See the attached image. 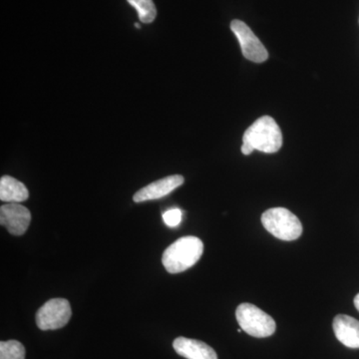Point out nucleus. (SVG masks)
Instances as JSON below:
<instances>
[{
  "mask_svg": "<svg viewBox=\"0 0 359 359\" xmlns=\"http://www.w3.org/2000/svg\"><path fill=\"white\" fill-rule=\"evenodd\" d=\"M283 146V134L278 123L269 117L259 118L245 132L243 136L242 153L250 155L255 150L273 154Z\"/></svg>",
  "mask_w": 359,
  "mask_h": 359,
  "instance_id": "obj_1",
  "label": "nucleus"
},
{
  "mask_svg": "<svg viewBox=\"0 0 359 359\" xmlns=\"http://www.w3.org/2000/svg\"><path fill=\"white\" fill-rule=\"evenodd\" d=\"M204 244L199 238H180L163 252L162 263L168 273H183L199 262Z\"/></svg>",
  "mask_w": 359,
  "mask_h": 359,
  "instance_id": "obj_2",
  "label": "nucleus"
},
{
  "mask_svg": "<svg viewBox=\"0 0 359 359\" xmlns=\"http://www.w3.org/2000/svg\"><path fill=\"white\" fill-rule=\"evenodd\" d=\"M262 223L269 233L282 241L297 240L302 233L301 221L285 208H271L264 212Z\"/></svg>",
  "mask_w": 359,
  "mask_h": 359,
  "instance_id": "obj_3",
  "label": "nucleus"
},
{
  "mask_svg": "<svg viewBox=\"0 0 359 359\" xmlns=\"http://www.w3.org/2000/svg\"><path fill=\"white\" fill-rule=\"evenodd\" d=\"M236 318L241 328L250 337L264 339L275 334V320L254 304H241L236 311Z\"/></svg>",
  "mask_w": 359,
  "mask_h": 359,
  "instance_id": "obj_4",
  "label": "nucleus"
},
{
  "mask_svg": "<svg viewBox=\"0 0 359 359\" xmlns=\"http://www.w3.org/2000/svg\"><path fill=\"white\" fill-rule=\"evenodd\" d=\"M72 309L65 299H52L45 302L36 313V325L41 330H55L69 323Z\"/></svg>",
  "mask_w": 359,
  "mask_h": 359,
  "instance_id": "obj_5",
  "label": "nucleus"
},
{
  "mask_svg": "<svg viewBox=\"0 0 359 359\" xmlns=\"http://www.w3.org/2000/svg\"><path fill=\"white\" fill-rule=\"evenodd\" d=\"M231 29L240 42L243 55L248 60L262 63L269 58L266 47L245 22L241 20H233L231 23Z\"/></svg>",
  "mask_w": 359,
  "mask_h": 359,
  "instance_id": "obj_6",
  "label": "nucleus"
},
{
  "mask_svg": "<svg viewBox=\"0 0 359 359\" xmlns=\"http://www.w3.org/2000/svg\"><path fill=\"white\" fill-rule=\"evenodd\" d=\"M32 222V212L25 205L8 203L0 208V223L13 236L25 235Z\"/></svg>",
  "mask_w": 359,
  "mask_h": 359,
  "instance_id": "obj_7",
  "label": "nucleus"
},
{
  "mask_svg": "<svg viewBox=\"0 0 359 359\" xmlns=\"http://www.w3.org/2000/svg\"><path fill=\"white\" fill-rule=\"evenodd\" d=\"M184 177L181 175H173V176H168L166 178L158 180L149 184L148 186L144 187L141 190L135 194L133 200L135 203L147 202V201H153L161 199V198L166 197L183 185Z\"/></svg>",
  "mask_w": 359,
  "mask_h": 359,
  "instance_id": "obj_8",
  "label": "nucleus"
},
{
  "mask_svg": "<svg viewBox=\"0 0 359 359\" xmlns=\"http://www.w3.org/2000/svg\"><path fill=\"white\" fill-rule=\"evenodd\" d=\"M173 347L179 355L187 359H218L216 351L200 340L177 337L174 340Z\"/></svg>",
  "mask_w": 359,
  "mask_h": 359,
  "instance_id": "obj_9",
  "label": "nucleus"
},
{
  "mask_svg": "<svg viewBox=\"0 0 359 359\" xmlns=\"http://www.w3.org/2000/svg\"><path fill=\"white\" fill-rule=\"evenodd\" d=\"M335 337L349 348H359V321L346 314H339L334 320Z\"/></svg>",
  "mask_w": 359,
  "mask_h": 359,
  "instance_id": "obj_10",
  "label": "nucleus"
},
{
  "mask_svg": "<svg viewBox=\"0 0 359 359\" xmlns=\"http://www.w3.org/2000/svg\"><path fill=\"white\" fill-rule=\"evenodd\" d=\"M29 198V192L25 184L11 176L0 179V200L6 203L25 202Z\"/></svg>",
  "mask_w": 359,
  "mask_h": 359,
  "instance_id": "obj_11",
  "label": "nucleus"
},
{
  "mask_svg": "<svg viewBox=\"0 0 359 359\" xmlns=\"http://www.w3.org/2000/svg\"><path fill=\"white\" fill-rule=\"evenodd\" d=\"M138 13L139 20L143 23H151L157 16V9L153 0H127Z\"/></svg>",
  "mask_w": 359,
  "mask_h": 359,
  "instance_id": "obj_12",
  "label": "nucleus"
},
{
  "mask_svg": "<svg viewBox=\"0 0 359 359\" xmlns=\"http://www.w3.org/2000/svg\"><path fill=\"white\" fill-rule=\"evenodd\" d=\"M0 359H25V348L18 340L0 342Z\"/></svg>",
  "mask_w": 359,
  "mask_h": 359,
  "instance_id": "obj_13",
  "label": "nucleus"
},
{
  "mask_svg": "<svg viewBox=\"0 0 359 359\" xmlns=\"http://www.w3.org/2000/svg\"><path fill=\"white\" fill-rule=\"evenodd\" d=\"M183 212L180 209H170L163 214V221L170 228H176L181 224Z\"/></svg>",
  "mask_w": 359,
  "mask_h": 359,
  "instance_id": "obj_14",
  "label": "nucleus"
},
{
  "mask_svg": "<svg viewBox=\"0 0 359 359\" xmlns=\"http://www.w3.org/2000/svg\"><path fill=\"white\" fill-rule=\"evenodd\" d=\"M354 306H355L356 309L359 311V294L354 297Z\"/></svg>",
  "mask_w": 359,
  "mask_h": 359,
  "instance_id": "obj_15",
  "label": "nucleus"
},
{
  "mask_svg": "<svg viewBox=\"0 0 359 359\" xmlns=\"http://www.w3.org/2000/svg\"><path fill=\"white\" fill-rule=\"evenodd\" d=\"M135 26H136L137 28H141V25H138V23H135Z\"/></svg>",
  "mask_w": 359,
  "mask_h": 359,
  "instance_id": "obj_16",
  "label": "nucleus"
},
{
  "mask_svg": "<svg viewBox=\"0 0 359 359\" xmlns=\"http://www.w3.org/2000/svg\"><path fill=\"white\" fill-rule=\"evenodd\" d=\"M243 332L242 328H240V330H238V334H241V332Z\"/></svg>",
  "mask_w": 359,
  "mask_h": 359,
  "instance_id": "obj_17",
  "label": "nucleus"
}]
</instances>
